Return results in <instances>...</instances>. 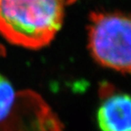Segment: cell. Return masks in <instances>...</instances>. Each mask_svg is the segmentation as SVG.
Returning a JSON list of instances; mask_svg holds the SVG:
<instances>
[{"mask_svg": "<svg viewBox=\"0 0 131 131\" xmlns=\"http://www.w3.org/2000/svg\"><path fill=\"white\" fill-rule=\"evenodd\" d=\"M67 0H0V35L12 45L37 50L63 24Z\"/></svg>", "mask_w": 131, "mask_h": 131, "instance_id": "cell-1", "label": "cell"}, {"mask_svg": "<svg viewBox=\"0 0 131 131\" xmlns=\"http://www.w3.org/2000/svg\"><path fill=\"white\" fill-rule=\"evenodd\" d=\"M88 49L99 65L131 74V15L95 12L90 15Z\"/></svg>", "mask_w": 131, "mask_h": 131, "instance_id": "cell-2", "label": "cell"}, {"mask_svg": "<svg viewBox=\"0 0 131 131\" xmlns=\"http://www.w3.org/2000/svg\"><path fill=\"white\" fill-rule=\"evenodd\" d=\"M0 131H65L59 117L42 96L32 90L16 93Z\"/></svg>", "mask_w": 131, "mask_h": 131, "instance_id": "cell-3", "label": "cell"}, {"mask_svg": "<svg viewBox=\"0 0 131 131\" xmlns=\"http://www.w3.org/2000/svg\"><path fill=\"white\" fill-rule=\"evenodd\" d=\"M96 119L100 131H131V96L119 93L106 97Z\"/></svg>", "mask_w": 131, "mask_h": 131, "instance_id": "cell-4", "label": "cell"}, {"mask_svg": "<svg viewBox=\"0 0 131 131\" xmlns=\"http://www.w3.org/2000/svg\"><path fill=\"white\" fill-rule=\"evenodd\" d=\"M16 93L10 81L0 74V122L11 111L16 100Z\"/></svg>", "mask_w": 131, "mask_h": 131, "instance_id": "cell-5", "label": "cell"}, {"mask_svg": "<svg viewBox=\"0 0 131 131\" xmlns=\"http://www.w3.org/2000/svg\"><path fill=\"white\" fill-rule=\"evenodd\" d=\"M5 53H6V51H5L4 47H2V46L0 45V57L1 56H5Z\"/></svg>", "mask_w": 131, "mask_h": 131, "instance_id": "cell-6", "label": "cell"}, {"mask_svg": "<svg viewBox=\"0 0 131 131\" xmlns=\"http://www.w3.org/2000/svg\"><path fill=\"white\" fill-rule=\"evenodd\" d=\"M76 1H77V0H67V4L71 5V4H73V3L76 2Z\"/></svg>", "mask_w": 131, "mask_h": 131, "instance_id": "cell-7", "label": "cell"}]
</instances>
